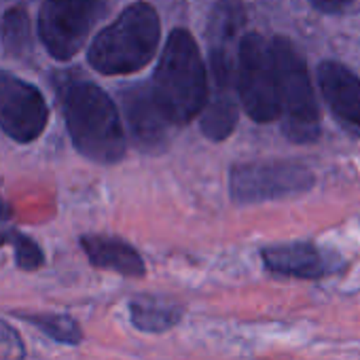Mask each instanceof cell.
Returning a JSON list of instances; mask_svg holds the SVG:
<instances>
[{"label": "cell", "instance_id": "cell-16", "mask_svg": "<svg viewBox=\"0 0 360 360\" xmlns=\"http://www.w3.org/2000/svg\"><path fill=\"white\" fill-rule=\"evenodd\" d=\"M3 45L9 56L26 58L32 51V37H30V18L22 7L7 11L3 20Z\"/></svg>", "mask_w": 360, "mask_h": 360}, {"label": "cell", "instance_id": "cell-4", "mask_svg": "<svg viewBox=\"0 0 360 360\" xmlns=\"http://www.w3.org/2000/svg\"><path fill=\"white\" fill-rule=\"evenodd\" d=\"M271 53L278 72L282 129L292 142H314L320 134V123L307 66L299 51L284 39L271 41Z\"/></svg>", "mask_w": 360, "mask_h": 360}, {"label": "cell", "instance_id": "cell-12", "mask_svg": "<svg viewBox=\"0 0 360 360\" xmlns=\"http://www.w3.org/2000/svg\"><path fill=\"white\" fill-rule=\"evenodd\" d=\"M318 81L330 110L347 125L360 129V79L337 62H324L320 64Z\"/></svg>", "mask_w": 360, "mask_h": 360}, {"label": "cell", "instance_id": "cell-9", "mask_svg": "<svg viewBox=\"0 0 360 360\" xmlns=\"http://www.w3.org/2000/svg\"><path fill=\"white\" fill-rule=\"evenodd\" d=\"M311 185V174L295 163H250L233 172V198L238 202L276 200Z\"/></svg>", "mask_w": 360, "mask_h": 360}, {"label": "cell", "instance_id": "cell-20", "mask_svg": "<svg viewBox=\"0 0 360 360\" xmlns=\"http://www.w3.org/2000/svg\"><path fill=\"white\" fill-rule=\"evenodd\" d=\"M9 240H11V233H7V231L0 229V246H3L5 242H9Z\"/></svg>", "mask_w": 360, "mask_h": 360}, {"label": "cell", "instance_id": "cell-6", "mask_svg": "<svg viewBox=\"0 0 360 360\" xmlns=\"http://www.w3.org/2000/svg\"><path fill=\"white\" fill-rule=\"evenodd\" d=\"M106 13V0H45L39 20L41 41L56 60H70Z\"/></svg>", "mask_w": 360, "mask_h": 360}, {"label": "cell", "instance_id": "cell-3", "mask_svg": "<svg viewBox=\"0 0 360 360\" xmlns=\"http://www.w3.org/2000/svg\"><path fill=\"white\" fill-rule=\"evenodd\" d=\"M159 43V18L144 3L127 7L89 47V64L102 75H129L150 62Z\"/></svg>", "mask_w": 360, "mask_h": 360}, {"label": "cell", "instance_id": "cell-18", "mask_svg": "<svg viewBox=\"0 0 360 360\" xmlns=\"http://www.w3.org/2000/svg\"><path fill=\"white\" fill-rule=\"evenodd\" d=\"M26 347L15 328L0 320V360H24Z\"/></svg>", "mask_w": 360, "mask_h": 360}, {"label": "cell", "instance_id": "cell-5", "mask_svg": "<svg viewBox=\"0 0 360 360\" xmlns=\"http://www.w3.org/2000/svg\"><path fill=\"white\" fill-rule=\"evenodd\" d=\"M238 98L250 119L269 123L280 119L278 72L271 43L259 34H246L238 49Z\"/></svg>", "mask_w": 360, "mask_h": 360}, {"label": "cell", "instance_id": "cell-10", "mask_svg": "<svg viewBox=\"0 0 360 360\" xmlns=\"http://www.w3.org/2000/svg\"><path fill=\"white\" fill-rule=\"evenodd\" d=\"M263 263L278 276L299 280H320L341 269V259L307 242L269 246L261 252Z\"/></svg>", "mask_w": 360, "mask_h": 360}, {"label": "cell", "instance_id": "cell-14", "mask_svg": "<svg viewBox=\"0 0 360 360\" xmlns=\"http://www.w3.org/2000/svg\"><path fill=\"white\" fill-rule=\"evenodd\" d=\"M183 305L161 297H136L129 303L131 324L142 333H165L183 320Z\"/></svg>", "mask_w": 360, "mask_h": 360}, {"label": "cell", "instance_id": "cell-1", "mask_svg": "<svg viewBox=\"0 0 360 360\" xmlns=\"http://www.w3.org/2000/svg\"><path fill=\"white\" fill-rule=\"evenodd\" d=\"M70 138L81 155L98 163H115L125 153L121 121L110 98L94 83L72 79L60 89Z\"/></svg>", "mask_w": 360, "mask_h": 360}, {"label": "cell", "instance_id": "cell-17", "mask_svg": "<svg viewBox=\"0 0 360 360\" xmlns=\"http://www.w3.org/2000/svg\"><path fill=\"white\" fill-rule=\"evenodd\" d=\"M15 248V263L20 269L24 271H37L39 267H43L45 263V255L43 250L39 248V244L28 238V236H22L18 231H11V240H9Z\"/></svg>", "mask_w": 360, "mask_h": 360}, {"label": "cell", "instance_id": "cell-15", "mask_svg": "<svg viewBox=\"0 0 360 360\" xmlns=\"http://www.w3.org/2000/svg\"><path fill=\"white\" fill-rule=\"evenodd\" d=\"M20 318L30 322L39 330H43L53 341H60L66 345H79L83 341V328L70 316H64V314H22Z\"/></svg>", "mask_w": 360, "mask_h": 360}, {"label": "cell", "instance_id": "cell-2", "mask_svg": "<svg viewBox=\"0 0 360 360\" xmlns=\"http://www.w3.org/2000/svg\"><path fill=\"white\" fill-rule=\"evenodd\" d=\"M153 91L172 123H187L208 98V72L191 32L174 30L161 53Z\"/></svg>", "mask_w": 360, "mask_h": 360}, {"label": "cell", "instance_id": "cell-7", "mask_svg": "<svg viewBox=\"0 0 360 360\" xmlns=\"http://www.w3.org/2000/svg\"><path fill=\"white\" fill-rule=\"evenodd\" d=\"M240 43H210L208 98L202 108V131L212 140H225L236 125Z\"/></svg>", "mask_w": 360, "mask_h": 360}, {"label": "cell", "instance_id": "cell-13", "mask_svg": "<svg viewBox=\"0 0 360 360\" xmlns=\"http://www.w3.org/2000/svg\"><path fill=\"white\" fill-rule=\"evenodd\" d=\"M81 246L89 259V263L98 269L115 271L127 278L144 276V261L134 246L119 238L108 236H85L81 238Z\"/></svg>", "mask_w": 360, "mask_h": 360}, {"label": "cell", "instance_id": "cell-8", "mask_svg": "<svg viewBox=\"0 0 360 360\" xmlns=\"http://www.w3.org/2000/svg\"><path fill=\"white\" fill-rule=\"evenodd\" d=\"M49 108L41 91L0 70V127L18 142L37 140L47 127Z\"/></svg>", "mask_w": 360, "mask_h": 360}, {"label": "cell", "instance_id": "cell-11", "mask_svg": "<svg viewBox=\"0 0 360 360\" xmlns=\"http://www.w3.org/2000/svg\"><path fill=\"white\" fill-rule=\"evenodd\" d=\"M123 106H125L131 136L136 138L138 144H142L146 148H155L157 144L163 142L167 125L172 121L163 112L153 89H148L144 85L129 89L123 96Z\"/></svg>", "mask_w": 360, "mask_h": 360}, {"label": "cell", "instance_id": "cell-19", "mask_svg": "<svg viewBox=\"0 0 360 360\" xmlns=\"http://www.w3.org/2000/svg\"><path fill=\"white\" fill-rule=\"evenodd\" d=\"M352 0H311V5L322 13H341L349 7Z\"/></svg>", "mask_w": 360, "mask_h": 360}]
</instances>
